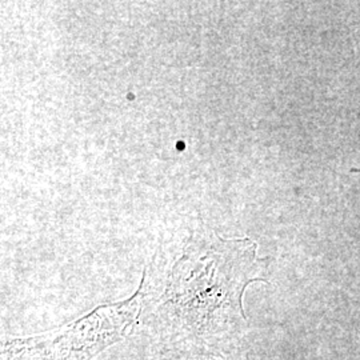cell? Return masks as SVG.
Wrapping results in <instances>:
<instances>
[{
    "instance_id": "6da1fadb",
    "label": "cell",
    "mask_w": 360,
    "mask_h": 360,
    "mask_svg": "<svg viewBox=\"0 0 360 360\" xmlns=\"http://www.w3.org/2000/svg\"><path fill=\"white\" fill-rule=\"evenodd\" d=\"M251 239H226L193 231L165 266L142 275L141 322L155 345L179 360L218 358L247 321L243 296L254 282L269 281Z\"/></svg>"
},
{
    "instance_id": "7a4b0ae2",
    "label": "cell",
    "mask_w": 360,
    "mask_h": 360,
    "mask_svg": "<svg viewBox=\"0 0 360 360\" xmlns=\"http://www.w3.org/2000/svg\"><path fill=\"white\" fill-rule=\"evenodd\" d=\"M142 309L139 285L129 299L98 306L56 330L3 339L1 360H92L135 330Z\"/></svg>"
}]
</instances>
